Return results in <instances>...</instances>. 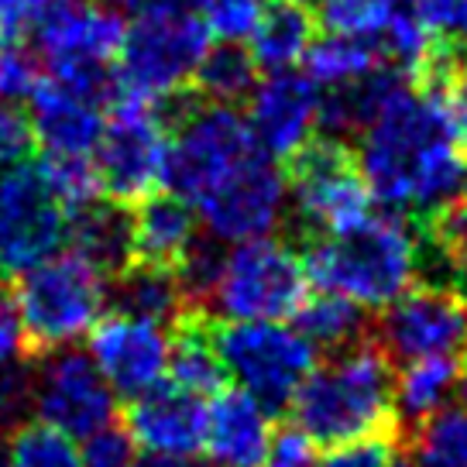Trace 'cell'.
<instances>
[{"instance_id": "cell-1", "label": "cell", "mask_w": 467, "mask_h": 467, "mask_svg": "<svg viewBox=\"0 0 467 467\" xmlns=\"http://www.w3.org/2000/svg\"><path fill=\"white\" fill-rule=\"evenodd\" d=\"M354 161L389 213L440 220L467 196V124L447 89L409 83L358 134Z\"/></svg>"}, {"instance_id": "cell-2", "label": "cell", "mask_w": 467, "mask_h": 467, "mask_svg": "<svg viewBox=\"0 0 467 467\" xmlns=\"http://www.w3.org/2000/svg\"><path fill=\"white\" fill-rule=\"evenodd\" d=\"M430 241L406 217L381 213L348 234L317 237L303 254L309 285L361 309H389L426 275Z\"/></svg>"}, {"instance_id": "cell-3", "label": "cell", "mask_w": 467, "mask_h": 467, "mask_svg": "<svg viewBox=\"0 0 467 467\" xmlns=\"http://www.w3.org/2000/svg\"><path fill=\"white\" fill-rule=\"evenodd\" d=\"M392 389L389 354L375 344H354L317 365L303 381L289 406L296 430L327 451L381 440L395 420Z\"/></svg>"}, {"instance_id": "cell-4", "label": "cell", "mask_w": 467, "mask_h": 467, "mask_svg": "<svg viewBox=\"0 0 467 467\" xmlns=\"http://www.w3.org/2000/svg\"><path fill=\"white\" fill-rule=\"evenodd\" d=\"M35 48L48 79L100 107L120 97L117 56L128 35L124 15L107 0H52L35 21Z\"/></svg>"}, {"instance_id": "cell-5", "label": "cell", "mask_w": 467, "mask_h": 467, "mask_svg": "<svg viewBox=\"0 0 467 467\" xmlns=\"http://www.w3.org/2000/svg\"><path fill=\"white\" fill-rule=\"evenodd\" d=\"M28 350H66L100 323L110 303V278L83 254L66 251L28 268L15 289Z\"/></svg>"}, {"instance_id": "cell-6", "label": "cell", "mask_w": 467, "mask_h": 467, "mask_svg": "<svg viewBox=\"0 0 467 467\" xmlns=\"http://www.w3.org/2000/svg\"><path fill=\"white\" fill-rule=\"evenodd\" d=\"M220 365L241 392L272 416L292 406L296 392L317 368V348L289 323H223L213 330Z\"/></svg>"}, {"instance_id": "cell-7", "label": "cell", "mask_w": 467, "mask_h": 467, "mask_svg": "<svg viewBox=\"0 0 467 467\" xmlns=\"http://www.w3.org/2000/svg\"><path fill=\"white\" fill-rule=\"evenodd\" d=\"M303 254L275 237L231 244L210 306L227 323H275L306 303Z\"/></svg>"}, {"instance_id": "cell-8", "label": "cell", "mask_w": 467, "mask_h": 467, "mask_svg": "<svg viewBox=\"0 0 467 467\" xmlns=\"http://www.w3.org/2000/svg\"><path fill=\"white\" fill-rule=\"evenodd\" d=\"M169 117L161 103L120 93L110 107L107 128L97 145L93 165L100 175V190L114 203H141L145 196L165 186L169 165Z\"/></svg>"}, {"instance_id": "cell-9", "label": "cell", "mask_w": 467, "mask_h": 467, "mask_svg": "<svg viewBox=\"0 0 467 467\" xmlns=\"http://www.w3.org/2000/svg\"><path fill=\"white\" fill-rule=\"evenodd\" d=\"M206 52H210V31L196 11L134 17L117 56L120 93L155 103L179 97L186 83H192Z\"/></svg>"}, {"instance_id": "cell-10", "label": "cell", "mask_w": 467, "mask_h": 467, "mask_svg": "<svg viewBox=\"0 0 467 467\" xmlns=\"http://www.w3.org/2000/svg\"><path fill=\"white\" fill-rule=\"evenodd\" d=\"M258 151L262 148L254 145L248 117L237 114L234 107H220V103L186 107V114L175 120L172 145H169L165 190L196 206L206 192L220 186Z\"/></svg>"}, {"instance_id": "cell-11", "label": "cell", "mask_w": 467, "mask_h": 467, "mask_svg": "<svg viewBox=\"0 0 467 467\" xmlns=\"http://www.w3.org/2000/svg\"><path fill=\"white\" fill-rule=\"evenodd\" d=\"M69 210L62 206L42 165L21 161L0 169V272H28L56 258L69 237Z\"/></svg>"}, {"instance_id": "cell-12", "label": "cell", "mask_w": 467, "mask_h": 467, "mask_svg": "<svg viewBox=\"0 0 467 467\" xmlns=\"http://www.w3.org/2000/svg\"><path fill=\"white\" fill-rule=\"evenodd\" d=\"M371 192L350 159L337 141L309 145L292 159L289 210L306 231L320 237L348 234L371 217Z\"/></svg>"}, {"instance_id": "cell-13", "label": "cell", "mask_w": 467, "mask_h": 467, "mask_svg": "<svg viewBox=\"0 0 467 467\" xmlns=\"http://www.w3.org/2000/svg\"><path fill=\"white\" fill-rule=\"evenodd\" d=\"M31 409L42 423L62 430L76 443L110 430L117 420V392L83 350H52L31 375Z\"/></svg>"}, {"instance_id": "cell-14", "label": "cell", "mask_w": 467, "mask_h": 467, "mask_svg": "<svg viewBox=\"0 0 467 467\" xmlns=\"http://www.w3.org/2000/svg\"><path fill=\"white\" fill-rule=\"evenodd\" d=\"M192 210L206 234L220 244L272 237V231L289 213V179L275 159L258 151L206 192Z\"/></svg>"}, {"instance_id": "cell-15", "label": "cell", "mask_w": 467, "mask_h": 467, "mask_svg": "<svg viewBox=\"0 0 467 467\" xmlns=\"http://www.w3.org/2000/svg\"><path fill=\"white\" fill-rule=\"evenodd\" d=\"M379 344L395 361L461 358L467 350V296L453 285L426 282L381 309Z\"/></svg>"}, {"instance_id": "cell-16", "label": "cell", "mask_w": 467, "mask_h": 467, "mask_svg": "<svg viewBox=\"0 0 467 467\" xmlns=\"http://www.w3.org/2000/svg\"><path fill=\"white\" fill-rule=\"evenodd\" d=\"M172 337L161 323H148L124 313H107L89 330V358L124 399L151 392L169 375Z\"/></svg>"}, {"instance_id": "cell-17", "label": "cell", "mask_w": 467, "mask_h": 467, "mask_svg": "<svg viewBox=\"0 0 467 467\" xmlns=\"http://www.w3.org/2000/svg\"><path fill=\"white\" fill-rule=\"evenodd\" d=\"M248 128L268 159H296L320 131V89L306 73H268L248 97Z\"/></svg>"}, {"instance_id": "cell-18", "label": "cell", "mask_w": 467, "mask_h": 467, "mask_svg": "<svg viewBox=\"0 0 467 467\" xmlns=\"http://www.w3.org/2000/svg\"><path fill=\"white\" fill-rule=\"evenodd\" d=\"M206 402L172 381H161L151 392L131 399L128 406V437L145 453L192 457L203 451L206 437Z\"/></svg>"}, {"instance_id": "cell-19", "label": "cell", "mask_w": 467, "mask_h": 467, "mask_svg": "<svg viewBox=\"0 0 467 467\" xmlns=\"http://www.w3.org/2000/svg\"><path fill=\"white\" fill-rule=\"evenodd\" d=\"M31 131L35 141L52 159H93L107 128L100 103L58 87L56 79H42L31 93Z\"/></svg>"}, {"instance_id": "cell-20", "label": "cell", "mask_w": 467, "mask_h": 467, "mask_svg": "<svg viewBox=\"0 0 467 467\" xmlns=\"http://www.w3.org/2000/svg\"><path fill=\"white\" fill-rule=\"evenodd\" d=\"M272 412L248 392H217L206 406L203 453L210 467H265L272 451Z\"/></svg>"}, {"instance_id": "cell-21", "label": "cell", "mask_w": 467, "mask_h": 467, "mask_svg": "<svg viewBox=\"0 0 467 467\" xmlns=\"http://www.w3.org/2000/svg\"><path fill=\"white\" fill-rule=\"evenodd\" d=\"M134 217V262L175 268V262L190 251L200 237V217L182 196L175 192H151L145 196Z\"/></svg>"}, {"instance_id": "cell-22", "label": "cell", "mask_w": 467, "mask_h": 467, "mask_svg": "<svg viewBox=\"0 0 467 467\" xmlns=\"http://www.w3.org/2000/svg\"><path fill=\"white\" fill-rule=\"evenodd\" d=\"M76 254L97 265L110 278L134 262V217L124 203L97 200L69 217V237Z\"/></svg>"}, {"instance_id": "cell-23", "label": "cell", "mask_w": 467, "mask_h": 467, "mask_svg": "<svg viewBox=\"0 0 467 467\" xmlns=\"http://www.w3.org/2000/svg\"><path fill=\"white\" fill-rule=\"evenodd\" d=\"M317 28V15L303 0H272L265 4L258 25L248 38L251 58L268 73H285L306 58Z\"/></svg>"}, {"instance_id": "cell-24", "label": "cell", "mask_w": 467, "mask_h": 467, "mask_svg": "<svg viewBox=\"0 0 467 467\" xmlns=\"http://www.w3.org/2000/svg\"><path fill=\"white\" fill-rule=\"evenodd\" d=\"M110 306H114V313L165 327V323L172 320H182L186 299L179 292L172 268L131 262L124 272H117L114 282H110Z\"/></svg>"}, {"instance_id": "cell-25", "label": "cell", "mask_w": 467, "mask_h": 467, "mask_svg": "<svg viewBox=\"0 0 467 467\" xmlns=\"http://www.w3.org/2000/svg\"><path fill=\"white\" fill-rule=\"evenodd\" d=\"M461 385V368L453 358H423L409 361L395 375V416L409 426L426 423L443 409H451V399H457Z\"/></svg>"}, {"instance_id": "cell-26", "label": "cell", "mask_w": 467, "mask_h": 467, "mask_svg": "<svg viewBox=\"0 0 467 467\" xmlns=\"http://www.w3.org/2000/svg\"><path fill=\"white\" fill-rule=\"evenodd\" d=\"M169 381L192 395H203V399L223 392L227 371L220 365L217 344L206 327L179 320V330L172 337V354H169Z\"/></svg>"}, {"instance_id": "cell-27", "label": "cell", "mask_w": 467, "mask_h": 467, "mask_svg": "<svg viewBox=\"0 0 467 467\" xmlns=\"http://www.w3.org/2000/svg\"><path fill=\"white\" fill-rule=\"evenodd\" d=\"M292 327L306 337L317 350H340L361 344L365 337V309L354 306L350 299H340V296H330V292H317V296H306V303L296 309L292 317Z\"/></svg>"}, {"instance_id": "cell-28", "label": "cell", "mask_w": 467, "mask_h": 467, "mask_svg": "<svg viewBox=\"0 0 467 467\" xmlns=\"http://www.w3.org/2000/svg\"><path fill=\"white\" fill-rule=\"evenodd\" d=\"M303 62H306V76L317 83L320 93L354 87L365 76L375 73L379 66H385L375 45L340 38V35H327L320 42H313Z\"/></svg>"}, {"instance_id": "cell-29", "label": "cell", "mask_w": 467, "mask_h": 467, "mask_svg": "<svg viewBox=\"0 0 467 467\" xmlns=\"http://www.w3.org/2000/svg\"><path fill=\"white\" fill-rule=\"evenodd\" d=\"M192 83H196L203 100L220 103V107H234V103L248 100L251 89L258 87V62L251 58L244 45H210V52L200 62Z\"/></svg>"}, {"instance_id": "cell-30", "label": "cell", "mask_w": 467, "mask_h": 467, "mask_svg": "<svg viewBox=\"0 0 467 467\" xmlns=\"http://www.w3.org/2000/svg\"><path fill=\"white\" fill-rule=\"evenodd\" d=\"M4 467H83V447L56 426L35 420L7 433Z\"/></svg>"}, {"instance_id": "cell-31", "label": "cell", "mask_w": 467, "mask_h": 467, "mask_svg": "<svg viewBox=\"0 0 467 467\" xmlns=\"http://www.w3.org/2000/svg\"><path fill=\"white\" fill-rule=\"evenodd\" d=\"M399 7H402V0H317L313 15L320 17L327 35L379 45Z\"/></svg>"}, {"instance_id": "cell-32", "label": "cell", "mask_w": 467, "mask_h": 467, "mask_svg": "<svg viewBox=\"0 0 467 467\" xmlns=\"http://www.w3.org/2000/svg\"><path fill=\"white\" fill-rule=\"evenodd\" d=\"M412 467H467V412L451 406L416 426Z\"/></svg>"}, {"instance_id": "cell-33", "label": "cell", "mask_w": 467, "mask_h": 467, "mask_svg": "<svg viewBox=\"0 0 467 467\" xmlns=\"http://www.w3.org/2000/svg\"><path fill=\"white\" fill-rule=\"evenodd\" d=\"M223 258H227V251L220 248V241H213L206 234V237H196L190 251L175 262L172 275L179 282V292H182L186 306H203V303L213 299L220 272H223Z\"/></svg>"}, {"instance_id": "cell-34", "label": "cell", "mask_w": 467, "mask_h": 467, "mask_svg": "<svg viewBox=\"0 0 467 467\" xmlns=\"http://www.w3.org/2000/svg\"><path fill=\"white\" fill-rule=\"evenodd\" d=\"M38 165H42L52 192L62 200L69 213L103 200L100 175H97L93 159H52V155H45V161H38Z\"/></svg>"}, {"instance_id": "cell-35", "label": "cell", "mask_w": 467, "mask_h": 467, "mask_svg": "<svg viewBox=\"0 0 467 467\" xmlns=\"http://www.w3.org/2000/svg\"><path fill=\"white\" fill-rule=\"evenodd\" d=\"M406 7L443 52L467 56V0H406Z\"/></svg>"}, {"instance_id": "cell-36", "label": "cell", "mask_w": 467, "mask_h": 467, "mask_svg": "<svg viewBox=\"0 0 467 467\" xmlns=\"http://www.w3.org/2000/svg\"><path fill=\"white\" fill-rule=\"evenodd\" d=\"M262 11V0H196V15L206 25L210 38L231 45L248 42Z\"/></svg>"}, {"instance_id": "cell-37", "label": "cell", "mask_w": 467, "mask_h": 467, "mask_svg": "<svg viewBox=\"0 0 467 467\" xmlns=\"http://www.w3.org/2000/svg\"><path fill=\"white\" fill-rule=\"evenodd\" d=\"M437 248L447 265V282L467 296V196L443 217Z\"/></svg>"}, {"instance_id": "cell-38", "label": "cell", "mask_w": 467, "mask_h": 467, "mask_svg": "<svg viewBox=\"0 0 467 467\" xmlns=\"http://www.w3.org/2000/svg\"><path fill=\"white\" fill-rule=\"evenodd\" d=\"M42 76H38V56H31L28 48L11 45L0 48V100H25L38 89Z\"/></svg>"}, {"instance_id": "cell-39", "label": "cell", "mask_w": 467, "mask_h": 467, "mask_svg": "<svg viewBox=\"0 0 467 467\" xmlns=\"http://www.w3.org/2000/svg\"><path fill=\"white\" fill-rule=\"evenodd\" d=\"M31 145H35V131H31L28 110L11 100H0V169L21 165L28 159Z\"/></svg>"}, {"instance_id": "cell-40", "label": "cell", "mask_w": 467, "mask_h": 467, "mask_svg": "<svg viewBox=\"0 0 467 467\" xmlns=\"http://www.w3.org/2000/svg\"><path fill=\"white\" fill-rule=\"evenodd\" d=\"M31 409V375L21 365L0 368V433L21 426V416Z\"/></svg>"}, {"instance_id": "cell-41", "label": "cell", "mask_w": 467, "mask_h": 467, "mask_svg": "<svg viewBox=\"0 0 467 467\" xmlns=\"http://www.w3.org/2000/svg\"><path fill=\"white\" fill-rule=\"evenodd\" d=\"M134 457V440L114 426L83 443V467H131Z\"/></svg>"}, {"instance_id": "cell-42", "label": "cell", "mask_w": 467, "mask_h": 467, "mask_svg": "<svg viewBox=\"0 0 467 467\" xmlns=\"http://www.w3.org/2000/svg\"><path fill=\"white\" fill-rule=\"evenodd\" d=\"M28 350V337H25V323L17 313L15 292L0 282V368L17 365Z\"/></svg>"}, {"instance_id": "cell-43", "label": "cell", "mask_w": 467, "mask_h": 467, "mask_svg": "<svg viewBox=\"0 0 467 467\" xmlns=\"http://www.w3.org/2000/svg\"><path fill=\"white\" fill-rule=\"evenodd\" d=\"M265 467H320V457H317V443L303 433V430H282L272 440V451H268V461Z\"/></svg>"}, {"instance_id": "cell-44", "label": "cell", "mask_w": 467, "mask_h": 467, "mask_svg": "<svg viewBox=\"0 0 467 467\" xmlns=\"http://www.w3.org/2000/svg\"><path fill=\"white\" fill-rule=\"evenodd\" d=\"M48 4L52 0H0V48L21 42Z\"/></svg>"}, {"instance_id": "cell-45", "label": "cell", "mask_w": 467, "mask_h": 467, "mask_svg": "<svg viewBox=\"0 0 467 467\" xmlns=\"http://www.w3.org/2000/svg\"><path fill=\"white\" fill-rule=\"evenodd\" d=\"M392 464V451L385 440H368V443H354V447H340L330 451L320 461V467H389Z\"/></svg>"}, {"instance_id": "cell-46", "label": "cell", "mask_w": 467, "mask_h": 467, "mask_svg": "<svg viewBox=\"0 0 467 467\" xmlns=\"http://www.w3.org/2000/svg\"><path fill=\"white\" fill-rule=\"evenodd\" d=\"M134 17H159V15H186L196 11V0H117Z\"/></svg>"}, {"instance_id": "cell-47", "label": "cell", "mask_w": 467, "mask_h": 467, "mask_svg": "<svg viewBox=\"0 0 467 467\" xmlns=\"http://www.w3.org/2000/svg\"><path fill=\"white\" fill-rule=\"evenodd\" d=\"M131 467H196L190 457H169V453H138Z\"/></svg>"}, {"instance_id": "cell-48", "label": "cell", "mask_w": 467, "mask_h": 467, "mask_svg": "<svg viewBox=\"0 0 467 467\" xmlns=\"http://www.w3.org/2000/svg\"><path fill=\"white\" fill-rule=\"evenodd\" d=\"M451 100H453V107H457V114L464 117V124H467V66L461 69V76H457V83H453L451 89Z\"/></svg>"}, {"instance_id": "cell-49", "label": "cell", "mask_w": 467, "mask_h": 467, "mask_svg": "<svg viewBox=\"0 0 467 467\" xmlns=\"http://www.w3.org/2000/svg\"><path fill=\"white\" fill-rule=\"evenodd\" d=\"M457 406L467 412V368L461 371V385H457Z\"/></svg>"}, {"instance_id": "cell-50", "label": "cell", "mask_w": 467, "mask_h": 467, "mask_svg": "<svg viewBox=\"0 0 467 467\" xmlns=\"http://www.w3.org/2000/svg\"><path fill=\"white\" fill-rule=\"evenodd\" d=\"M389 467H412V464H409V461H392Z\"/></svg>"}, {"instance_id": "cell-51", "label": "cell", "mask_w": 467, "mask_h": 467, "mask_svg": "<svg viewBox=\"0 0 467 467\" xmlns=\"http://www.w3.org/2000/svg\"><path fill=\"white\" fill-rule=\"evenodd\" d=\"M0 467H4V464H0Z\"/></svg>"}]
</instances>
